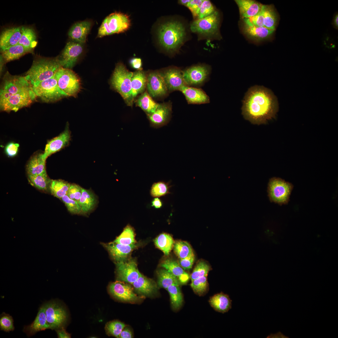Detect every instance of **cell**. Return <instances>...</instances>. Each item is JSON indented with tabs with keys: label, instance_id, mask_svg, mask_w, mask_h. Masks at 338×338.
I'll return each mask as SVG.
<instances>
[{
	"label": "cell",
	"instance_id": "obj_1",
	"mask_svg": "<svg viewBox=\"0 0 338 338\" xmlns=\"http://www.w3.org/2000/svg\"><path fill=\"white\" fill-rule=\"evenodd\" d=\"M278 109L277 99L272 92L264 87L256 85L246 93L242 114L252 123L259 125L275 117Z\"/></svg>",
	"mask_w": 338,
	"mask_h": 338
},
{
	"label": "cell",
	"instance_id": "obj_2",
	"mask_svg": "<svg viewBox=\"0 0 338 338\" xmlns=\"http://www.w3.org/2000/svg\"><path fill=\"white\" fill-rule=\"evenodd\" d=\"M186 36L185 28L182 24L175 20L161 23L157 31L160 45L169 53L177 51L183 44Z\"/></svg>",
	"mask_w": 338,
	"mask_h": 338
},
{
	"label": "cell",
	"instance_id": "obj_3",
	"mask_svg": "<svg viewBox=\"0 0 338 338\" xmlns=\"http://www.w3.org/2000/svg\"><path fill=\"white\" fill-rule=\"evenodd\" d=\"M62 66L59 57L53 58L38 57L35 59L31 68L24 76L32 87L53 77Z\"/></svg>",
	"mask_w": 338,
	"mask_h": 338
},
{
	"label": "cell",
	"instance_id": "obj_4",
	"mask_svg": "<svg viewBox=\"0 0 338 338\" xmlns=\"http://www.w3.org/2000/svg\"><path fill=\"white\" fill-rule=\"evenodd\" d=\"M133 74L122 63H119L115 66L110 80L112 87L121 95L129 106L132 105L133 100L131 81Z\"/></svg>",
	"mask_w": 338,
	"mask_h": 338
},
{
	"label": "cell",
	"instance_id": "obj_5",
	"mask_svg": "<svg viewBox=\"0 0 338 338\" xmlns=\"http://www.w3.org/2000/svg\"><path fill=\"white\" fill-rule=\"evenodd\" d=\"M131 26V21L127 14L115 12L110 14L103 21L99 28L97 37L101 38L123 33L129 29Z\"/></svg>",
	"mask_w": 338,
	"mask_h": 338
},
{
	"label": "cell",
	"instance_id": "obj_6",
	"mask_svg": "<svg viewBox=\"0 0 338 338\" xmlns=\"http://www.w3.org/2000/svg\"><path fill=\"white\" fill-rule=\"evenodd\" d=\"M32 89L24 76L13 75L7 71L3 76L0 90V102L18 93Z\"/></svg>",
	"mask_w": 338,
	"mask_h": 338
},
{
	"label": "cell",
	"instance_id": "obj_7",
	"mask_svg": "<svg viewBox=\"0 0 338 338\" xmlns=\"http://www.w3.org/2000/svg\"><path fill=\"white\" fill-rule=\"evenodd\" d=\"M54 77L59 88L69 96H77L81 89V84L78 76L73 71L62 67Z\"/></svg>",
	"mask_w": 338,
	"mask_h": 338
},
{
	"label": "cell",
	"instance_id": "obj_8",
	"mask_svg": "<svg viewBox=\"0 0 338 338\" xmlns=\"http://www.w3.org/2000/svg\"><path fill=\"white\" fill-rule=\"evenodd\" d=\"M32 89L37 97L45 103L54 102L69 97L59 88L54 77L42 81Z\"/></svg>",
	"mask_w": 338,
	"mask_h": 338
},
{
	"label": "cell",
	"instance_id": "obj_9",
	"mask_svg": "<svg viewBox=\"0 0 338 338\" xmlns=\"http://www.w3.org/2000/svg\"><path fill=\"white\" fill-rule=\"evenodd\" d=\"M49 329L56 330L64 327L68 319L65 308L58 302L51 300L44 304Z\"/></svg>",
	"mask_w": 338,
	"mask_h": 338
},
{
	"label": "cell",
	"instance_id": "obj_10",
	"mask_svg": "<svg viewBox=\"0 0 338 338\" xmlns=\"http://www.w3.org/2000/svg\"><path fill=\"white\" fill-rule=\"evenodd\" d=\"M37 98L32 89L18 93L0 102V110L8 112L11 111L16 112L23 107L29 106Z\"/></svg>",
	"mask_w": 338,
	"mask_h": 338
},
{
	"label": "cell",
	"instance_id": "obj_11",
	"mask_svg": "<svg viewBox=\"0 0 338 338\" xmlns=\"http://www.w3.org/2000/svg\"><path fill=\"white\" fill-rule=\"evenodd\" d=\"M219 24L218 14L215 11L208 16L194 21L190 25V29L193 33L210 37L217 33Z\"/></svg>",
	"mask_w": 338,
	"mask_h": 338
},
{
	"label": "cell",
	"instance_id": "obj_12",
	"mask_svg": "<svg viewBox=\"0 0 338 338\" xmlns=\"http://www.w3.org/2000/svg\"><path fill=\"white\" fill-rule=\"evenodd\" d=\"M134 289L123 281H117L111 283L109 287V291L114 298L120 300L135 303L143 299V296H139L134 292Z\"/></svg>",
	"mask_w": 338,
	"mask_h": 338
},
{
	"label": "cell",
	"instance_id": "obj_13",
	"mask_svg": "<svg viewBox=\"0 0 338 338\" xmlns=\"http://www.w3.org/2000/svg\"><path fill=\"white\" fill-rule=\"evenodd\" d=\"M289 183L279 178H274L270 181L269 194L271 200L279 203H286L292 189Z\"/></svg>",
	"mask_w": 338,
	"mask_h": 338
},
{
	"label": "cell",
	"instance_id": "obj_14",
	"mask_svg": "<svg viewBox=\"0 0 338 338\" xmlns=\"http://www.w3.org/2000/svg\"><path fill=\"white\" fill-rule=\"evenodd\" d=\"M82 44L74 41L66 44L61 55L58 56L62 67L71 69L75 65L83 51Z\"/></svg>",
	"mask_w": 338,
	"mask_h": 338
},
{
	"label": "cell",
	"instance_id": "obj_15",
	"mask_svg": "<svg viewBox=\"0 0 338 338\" xmlns=\"http://www.w3.org/2000/svg\"><path fill=\"white\" fill-rule=\"evenodd\" d=\"M116 273L118 279L132 284L141 275L136 262L133 260L117 262Z\"/></svg>",
	"mask_w": 338,
	"mask_h": 338
},
{
	"label": "cell",
	"instance_id": "obj_16",
	"mask_svg": "<svg viewBox=\"0 0 338 338\" xmlns=\"http://www.w3.org/2000/svg\"><path fill=\"white\" fill-rule=\"evenodd\" d=\"M70 139L71 133L67 123L62 133L47 142L43 154V158L46 160L49 156L67 146Z\"/></svg>",
	"mask_w": 338,
	"mask_h": 338
},
{
	"label": "cell",
	"instance_id": "obj_17",
	"mask_svg": "<svg viewBox=\"0 0 338 338\" xmlns=\"http://www.w3.org/2000/svg\"><path fill=\"white\" fill-rule=\"evenodd\" d=\"M146 84L149 94L154 97L163 96L167 91L168 89L162 74L158 72L149 74Z\"/></svg>",
	"mask_w": 338,
	"mask_h": 338
},
{
	"label": "cell",
	"instance_id": "obj_18",
	"mask_svg": "<svg viewBox=\"0 0 338 338\" xmlns=\"http://www.w3.org/2000/svg\"><path fill=\"white\" fill-rule=\"evenodd\" d=\"M209 70L205 66L198 65L191 67L183 72L186 84L196 85L202 83L207 78Z\"/></svg>",
	"mask_w": 338,
	"mask_h": 338
},
{
	"label": "cell",
	"instance_id": "obj_19",
	"mask_svg": "<svg viewBox=\"0 0 338 338\" xmlns=\"http://www.w3.org/2000/svg\"><path fill=\"white\" fill-rule=\"evenodd\" d=\"M171 111L170 105L159 104L155 111L147 115L151 125L153 127L158 128L166 125L169 119Z\"/></svg>",
	"mask_w": 338,
	"mask_h": 338
},
{
	"label": "cell",
	"instance_id": "obj_20",
	"mask_svg": "<svg viewBox=\"0 0 338 338\" xmlns=\"http://www.w3.org/2000/svg\"><path fill=\"white\" fill-rule=\"evenodd\" d=\"M132 284L136 292L144 296L154 295L158 289L157 284L154 280L142 274Z\"/></svg>",
	"mask_w": 338,
	"mask_h": 338
},
{
	"label": "cell",
	"instance_id": "obj_21",
	"mask_svg": "<svg viewBox=\"0 0 338 338\" xmlns=\"http://www.w3.org/2000/svg\"><path fill=\"white\" fill-rule=\"evenodd\" d=\"M21 35V27H12L4 29L0 35L1 51L18 44Z\"/></svg>",
	"mask_w": 338,
	"mask_h": 338
},
{
	"label": "cell",
	"instance_id": "obj_22",
	"mask_svg": "<svg viewBox=\"0 0 338 338\" xmlns=\"http://www.w3.org/2000/svg\"><path fill=\"white\" fill-rule=\"evenodd\" d=\"M47 329L49 328L43 304L39 308L34 320L30 325L24 327L23 330L28 337H30L38 332Z\"/></svg>",
	"mask_w": 338,
	"mask_h": 338
},
{
	"label": "cell",
	"instance_id": "obj_23",
	"mask_svg": "<svg viewBox=\"0 0 338 338\" xmlns=\"http://www.w3.org/2000/svg\"><path fill=\"white\" fill-rule=\"evenodd\" d=\"M103 246L117 262L124 261L136 247L135 244L125 245L114 241L104 243Z\"/></svg>",
	"mask_w": 338,
	"mask_h": 338
},
{
	"label": "cell",
	"instance_id": "obj_24",
	"mask_svg": "<svg viewBox=\"0 0 338 338\" xmlns=\"http://www.w3.org/2000/svg\"><path fill=\"white\" fill-rule=\"evenodd\" d=\"M91 26V23L89 21L76 23L69 29V36L74 41L83 44L86 41Z\"/></svg>",
	"mask_w": 338,
	"mask_h": 338
},
{
	"label": "cell",
	"instance_id": "obj_25",
	"mask_svg": "<svg viewBox=\"0 0 338 338\" xmlns=\"http://www.w3.org/2000/svg\"><path fill=\"white\" fill-rule=\"evenodd\" d=\"M243 19L244 33L250 38L257 40H263L269 38L274 32L264 27H259L254 25L248 18Z\"/></svg>",
	"mask_w": 338,
	"mask_h": 338
},
{
	"label": "cell",
	"instance_id": "obj_26",
	"mask_svg": "<svg viewBox=\"0 0 338 338\" xmlns=\"http://www.w3.org/2000/svg\"><path fill=\"white\" fill-rule=\"evenodd\" d=\"M168 89L180 90L186 85L183 78V73L178 69L172 68L162 73Z\"/></svg>",
	"mask_w": 338,
	"mask_h": 338
},
{
	"label": "cell",
	"instance_id": "obj_27",
	"mask_svg": "<svg viewBox=\"0 0 338 338\" xmlns=\"http://www.w3.org/2000/svg\"><path fill=\"white\" fill-rule=\"evenodd\" d=\"M241 17L248 18L256 15L261 10L262 4L252 0H236Z\"/></svg>",
	"mask_w": 338,
	"mask_h": 338
},
{
	"label": "cell",
	"instance_id": "obj_28",
	"mask_svg": "<svg viewBox=\"0 0 338 338\" xmlns=\"http://www.w3.org/2000/svg\"><path fill=\"white\" fill-rule=\"evenodd\" d=\"M180 91L184 95L189 104H200L209 102L208 96L200 89L185 85Z\"/></svg>",
	"mask_w": 338,
	"mask_h": 338
},
{
	"label": "cell",
	"instance_id": "obj_29",
	"mask_svg": "<svg viewBox=\"0 0 338 338\" xmlns=\"http://www.w3.org/2000/svg\"><path fill=\"white\" fill-rule=\"evenodd\" d=\"M161 266L167 270L178 279L181 284H185L188 281L189 276L180 266L179 263L170 259L164 261Z\"/></svg>",
	"mask_w": 338,
	"mask_h": 338
},
{
	"label": "cell",
	"instance_id": "obj_30",
	"mask_svg": "<svg viewBox=\"0 0 338 338\" xmlns=\"http://www.w3.org/2000/svg\"><path fill=\"white\" fill-rule=\"evenodd\" d=\"M43 154L37 153L30 158L26 167L28 175H36L46 171V160L43 158Z\"/></svg>",
	"mask_w": 338,
	"mask_h": 338
},
{
	"label": "cell",
	"instance_id": "obj_31",
	"mask_svg": "<svg viewBox=\"0 0 338 338\" xmlns=\"http://www.w3.org/2000/svg\"><path fill=\"white\" fill-rule=\"evenodd\" d=\"M211 306L216 311L224 313L232 307V300L227 294L221 292L215 294L209 300Z\"/></svg>",
	"mask_w": 338,
	"mask_h": 338
},
{
	"label": "cell",
	"instance_id": "obj_32",
	"mask_svg": "<svg viewBox=\"0 0 338 338\" xmlns=\"http://www.w3.org/2000/svg\"><path fill=\"white\" fill-rule=\"evenodd\" d=\"M1 54L5 62L17 59L28 53H32L23 46L17 44L1 51Z\"/></svg>",
	"mask_w": 338,
	"mask_h": 338
},
{
	"label": "cell",
	"instance_id": "obj_33",
	"mask_svg": "<svg viewBox=\"0 0 338 338\" xmlns=\"http://www.w3.org/2000/svg\"><path fill=\"white\" fill-rule=\"evenodd\" d=\"M131 81L132 96L134 99L144 90L147 83V78L143 72L138 70L133 73Z\"/></svg>",
	"mask_w": 338,
	"mask_h": 338
},
{
	"label": "cell",
	"instance_id": "obj_34",
	"mask_svg": "<svg viewBox=\"0 0 338 338\" xmlns=\"http://www.w3.org/2000/svg\"><path fill=\"white\" fill-rule=\"evenodd\" d=\"M22 35L18 43L32 53L37 44L36 33L31 28L22 27Z\"/></svg>",
	"mask_w": 338,
	"mask_h": 338
},
{
	"label": "cell",
	"instance_id": "obj_35",
	"mask_svg": "<svg viewBox=\"0 0 338 338\" xmlns=\"http://www.w3.org/2000/svg\"><path fill=\"white\" fill-rule=\"evenodd\" d=\"M157 277V285L160 288L166 289L170 286L181 284L177 277L165 269L159 271Z\"/></svg>",
	"mask_w": 338,
	"mask_h": 338
},
{
	"label": "cell",
	"instance_id": "obj_36",
	"mask_svg": "<svg viewBox=\"0 0 338 338\" xmlns=\"http://www.w3.org/2000/svg\"><path fill=\"white\" fill-rule=\"evenodd\" d=\"M97 200L94 194L91 191L84 188L79 202L80 206L82 213H87L94 208L97 203Z\"/></svg>",
	"mask_w": 338,
	"mask_h": 338
},
{
	"label": "cell",
	"instance_id": "obj_37",
	"mask_svg": "<svg viewBox=\"0 0 338 338\" xmlns=\"http://www.w3.org/2000/svg\"><path fill=\"white\" fill-rule=\"evenodd\" d=\"M261 9L264 18V26L274 31L277 24V16L273 7L263 5Z\"/></svg>",
	"mask_w": 338,
	"mask_h": 338
},
{
	"label": "cell",
	"instance_id": "obj_38",
	"mask_svg": "<svg viewBox=\"0 0 338 338\" xmlns=\"http://www.w3.org/2000/svg\"><path fill=\"white\" fill-rule=\"evenodd\" d=\"M70 184L62 180H51L49 189L52 195L61 199L67 195Z\"/></svg>",
	"mask_w": 338,
	"mask_h": 338
},
{
	"label": "cell",
	"instance_id": "obj_39",
	"mask_svg": "<svg viewBox=\"0 0 338 338\" xmlns=\"http://www.w3.org/2000/svg\"><path fill=\"white\" fill-rule=\"evenodd\" d=\"M155 243L156 246L161 250L165 255H168L173 247L174 242L173 238L170 235L163 233L156 238Z\"/></svg>",
	"mask_w": 338,
	"mask_h": 338
},
{
	"label": "cell",
	"instance_id": "obj_40",
	"mask_svg": "<svg viewBox=\"0 0 338 338\" xmlns=\"http://www.w3.org/2000/svg\"><path fill=\"white\" fill-rule=\"evenodd\" d=\"M136 104L147 115L154 113L159 105L153 100L146 92L144 93L140 96L137 100Z\"/></svg>",
	"mask_w": 338,
	"mask_h": 338
},
{
	"label": "cell",
	"instance_id": "obj_41",
	"mask_svg": "<svg viewBox=\"0 0 338 338\" xmlns=\"http://www.w3.org/2000/svg\"><path fill=\"white\" fill-rule=\"evenodd\" d=\"M28 176L29 182L37 188L43 191L49 189L51 180L48 177L46 171L38 175Z\"/></svg>",
	"mask_w": 338,
	"mask_h": 338
},
{
	"label": "cell",
	"instance_id": "obj_42",
	"mask_svg": "<svg viewBox=\"0 0 338 338\" xmlns=\"http://www.w3.org/2000/svg\"><path fill=\"white\" fill-rule=\"evenodd\" d=\"M170 298L171 305L175 310L179 309L182 306L183 301V297L179 286L172 285L167 289Z\"/></svg>",
	"mask_w": 338,
	"mask_h": 338
},
{
	"label": "cell",
	"instance_id": "obj_43",
	"mask_svg": "<svg viewBox=\"0 0 338 338\" xmlns=\"http://www.w3.org/2000/svg\"><path fill=\"white\" fill-rule=\"evenodd\" d=\"M173 248L179 259H185L194 254L191 245L185 241H176L174 243Z\"/></svg>",
	"mask_w": 338,
	"mask_h": 338
},
{
	"label": "cell",
	"instance_id": "obj_44",
	"mask_svg": "<svg viewBox=\"0 0 338 338\" xmlns=\"http://www.w3.org/2000/svg\"><path fill=\"white\" fill-rule=\"evenodd\" d=\"M114 242L125 245L134 244L135 243V234L132 228L130 226L126 227L120 235Z\"/></svg>",
	"mask_w": 338,
	"mask_h": 338
},
{
	"label": "cell",
	"instance_id": "obj_45",
	"mask_svg": "<svg viewBox=\"0 0 338 338\" xmlns=\"http://www.w3.org/2000/svg\"><path fill=\"white\" fill-rule=\"evenodd\" d=\"M190 285L196 294L199 296L202 295L208 289L207 276L200 277L192 281Z\"/></svg>",
	"mask_w": 338,
	"mask_h": 338
},
{
	"label": "cell",
	"instance_id": "obj_46",
	"mask_svg": "<svg viewBox=\"0 0 338 338\" xmlns=\"http://www.w3.org/2000/svg\"><path fill=\"white\" fill-rule=\"evenodd\" d=\"M125 326L123 323L115 320L107 323L105 329L108 335L120 338V334Z\"/></svg>",
	"mask_w": 338,
	"mask_h": 338
},
{
	"label": "cell",
	"instance_id": "obj_47",
	"mask_svg": "<svg viewBox=\"0 0 338 338\" xmlns=\"http://www.w3.org/2000/svg\"><path fill=\"white\" fill-rule=\"evenodd\" d=\"M170 186L168 184L163 182H159L152 185L150 193L152 196L158 197L169 193Z\"/></svg>",
	"mask_w": 338,
	"mask_h": 338
},
{
	"label": "cell",
	"instance_id": "obj_48",
	"mask_svg": "<svg viewBox=\"0 0 338 338\" xmlns=\"http://www.w3.org/2000/svg\"><path fill=\"white\" fill-rule=\"evenodd\" d=\"M211 269L210 266L204 261L199 262L196 265L190 276L191 281L205 276Z\"/></svg>",
	"mask_w": 338,
	"mask_h": 338
},
{
	"label": "cell",
	"instance_id": "obj_49",
	"mask_svg": "<svg viewBox=\"0 0 338 338\" xmlns=\"http://www.w3.org/2000/svg\"><path fill=\"white\" fill-rule=\"evenodd\" d=\"M0 330L5 332L13 331L14 329L13 320L9 314L3 312L0 316Z\"/></svg>",
	"mask_w": 338,
	"mask_h": 338
},
{
	"label": "cell",
	"instance_id": "obj_50",
	"mask_svg": "<svg viewBox=\"0 0 338 338\" xmlns=\"http://www.w3.org/2000/svg\"><path fill=\"white\" fill-rule=\"evenodd\" d=\"M61 199L71 213L76 214L82 213L81 208L78 202L71 199L67 195L62 197Z\"/></svg>",
	"mask_w": 338,
	"mask_h": 338
},
{
	"label": "cell",
	"instance_id": "obj_51",
	"mask_svg": "<svg viewBox=\"0 0 338 338\" xmlns=\"http://www.w3.org/2000/svg\"><path fill=\"white\" fill-rule=\"evenodd\" d=\"M215 11L214 7L210 1L203 0L197 17L198 19L203 18L211 14Z\"/></svg>",
	"mask_w": 338,
	"mask_h": 338
},
{
	"label": "cell",
	"instance_id": "obj_52",
	"mask_svg": "<svg viewBox=\"0 0 338 338\" xmlns=\"http://www.w3.org/2000/svg\"><path fill=\"white\" fill-rule=\"evenodd\" d=\"M83 189L78 185L70 184L67 195L71 199L79 202L82 194Z\"/></svg>",
	"mask_w": 338,
	"mask_h": 338
},
{
	"label": "cell",
	"instance_id": "obj_53",
	"mask_svg": "<svg viewBox=\"0 0 338 338\" xmlns=\"http://www.w3.org/2000/svg\"><path fill=\"white\" fill-rule=\"evenodd\" d=\"M202 0H192L186 6L194 17H197L203 2Z\"/></svg>",
	"mask_w": 338,
	"mask_h": 338
},
{
	"label": "cell",
	"instance_id": "obj_54",
	"mask_svg": "<svg viewBox=\"0 0 338 338\" xmlns=\"http://www.w3.org/2000/svg\"><path fill=\"white\" fill-rule=\"evenodd\" d=\"M19 145L18 144L13 142L8 143L5 148V152L9 157H13L18 152Z\"/></svg>",
	"mask_w": 338,
	"mask_h": 338
},
{
	"label": "cell",
	"instance_id": "obj_55",
	"mask_svg": "<svg viewBox=\"0 0 338 338\" xmlns=\"http://www.w3.org/2000/svg\"><path fill=\"white\" fill-rule=\"evenodd\" d=\"M195 260L194 254L183 259H179V263L182 268L185 270L191 269Z\"/></svg>",
	"mask_w": 338,
	"mask_h": 338
},
{
	"label": "cell",
	"instance_id": "obj_56",
	"mask_svg": "<svg viewBox=\"0 0 338 338\" xmlns=\"http://www.w3.org/2000/svg\"><path fill=\"white\" fill-rule=\"evenodd\" d=\"M248 19L250 22L255 26L259 27H264V18L262 9L258 14Z\"/></svg>",
	"mask_w": 338,
	"mask_h": 338
},
{
	"label": "cell",
	"instance_id": "obj_57",
	"mask_svg": "<svg viewBox=\"0 0 338 338\" xmlns=\"http://www.w3.org/2000/svg\"><path fill=\"white\" fill-rule=\"evenodd\" d=\"M130 62L131 66L134 69L139 70H141L142 63L140 58H133L130 60Z\"/></svg>",
	"mask_w": 338,
	"mask_h": 338
},
{
	"label": "cell",
	"instance_id": "obj_58",
	"mask_svg": "<svg viewBox=\"0 0 338 338\" xmlns=\"http://www.w3.org/2000/svg\"><path fill=\"white\" fill-rule=\"evenodd\" d=\"M58 338H69L71 337L70 335L65 330L64 327H62L56 330Z\"/></svg>",
	"mask_w": 338,
	"mask_h": 338
},
{
	"label": "cell",
	"instance_id": "obj_59",
	"mask_svg": "<svg viewBox=\"0 0 338 338\" xmlns=\"http://www.w3.org/2000/svg\"><path fill=\"white\" fill-rule=\"evenodd\" d=\"M132 337V333L130 330L127 328H124L121 331L120 338H131Z\"/></svg>",
	"mask_w": 338,
	"mask_h": 338
},
{
	"label": "cell",
	"instance_id": "obj_60",
	"mask_svg": "<svg viewBox=\"0 0 338 338\" xmlns=\"http://www.w3.org/2000/svg\"><path fill=\"white\" fill-rule=\"evenodd\" d=\"M152 206L156 208H160L162 206V202L160 199L156 197L151 202Z\"/></svg>",
	"mask_w": 338,
	"mask_h": 338
},
{
	"label": "cell",
	"instance_id": "obj_61",
	"mask_svg": "<svg viewBox=\"0 0 338 338\" xmlns=\"http://www.w3.org/2000/svg\"><path fill=\"white\" fill-rule=\"evenodd\" d=\"M333 24L334 27L337 29L338 28V15L337 13L334 17L333 20Z\"/></svg>",
	"mask_w": 338,
	"mask_h": 338
},
{
	"label": "cell",
	"instance_id": "obj_62",
	"mask_svg": "<svg viewBox=\"0 0 338 338\" xmlns=\"http://www.w3.org/2000/svg\"><path fill=\"white\" fill-rule=\"evenodd\" d=\"M191 0H179L178 2L180 4L186 6L187 5Z\"/></svg>",
	"mask_w": 338,
	"mask_h": 338
},
{
	"label": "cell",
	"instance_id": "obj_63",
	"mask_svg": "<svg viewBox=\"0 0 338 338\" xmlns=\"http://www.w3.org/2000/svg\"><path fill=\"white\" fill-rule=\"evenodd\" d=\"M5 62L3 59L2 56H0V74L1 75L2 72L3 67L4 64V63Z\"/></svg>",
	"mask_w": 338,
	"mask_h": 338
}]
</instances>
